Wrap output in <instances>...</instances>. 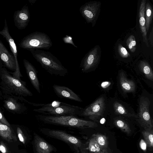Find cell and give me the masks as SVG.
Wrapping results in <instances>:
<instances>
[{"mask_svg": "<svg viewBox=\"0 0 153 153\" xmlns=\"http://www.w3.org/2000/svg\"><path fill=\"white\" fill-rule=\"evenodd\" d=\"M3 105L8 111L14 114H22L27 111V108L22 102H20L16 97L4 96Z\"/></svg>", "mask_w": 153, "mask_h": 153, "instance_id": "cell-12", "label": "cell"}, {"mask_svg": "<svg viewBox=\"0 0 153 153\" xmlns=\"http://www.w3.org/2000/svg\"><path fill=\"white\" fill-rule=\"evenodd\" d=\"M108 85H109V83L108 82H105L102 83L101 86L103 88H105Z\"/></svg>", "mask_w": 153, "mask_h": 153, "instance_id": "cell-36", "label": "cell"}, {"mask_svg": "<svg viewBox=\"0 0 153 153\" xmlns=\"http://www.w3.org/2000/svg\"><path fill=\"white\" fill-rule=\"evenodd\" d=\"M0 92L2 97L31 96L33 94L26 86V82L20 81L13 76L3 67L0 74Z\"/></svg>", "mask_w": 153, "mask_h": 153, "instance_id": "cell-1", "label": "cell"}, {"mask_svg": "<svg viewBox=\"0 0 153 153\" xmlns=\"http://www.w3.org/2000/svg\"><path fill=\"white\" fill-rule=\"evenodd\" d=\"M80 150L81 153H89L85 148L80 149Z\"/></svg>", "mask_w": 153, "mask_h": 153, "instance_id": "cell-37", "label": "cell"}, {"mask_svg": "<svg viewBox=\"0 0 153 153\" xmlns=\"http://www.w3.org/2000/svg\"><path fill=\"white\" fill-rule=\"evenodd\" d=\"M52 42L46 34L39 31L32 33L24 37L19 45L22 48L49 49L52 46Z\"/></svg>", "mask_w": 153, "mask_h": 153, "instance_id": "cell-5", "label": "cell"}, {"mask_svg": "<svg viewBox=\"0 0 153 153\" xmlns=\"http://www.w3.org/2000/svg\"><path fill=\"white\" fill-rule=\"evenodd\" d=\"M41 121L47 124L79 128L97 127L95 122L81 119L76 116H54L39 114L36 116Z\"/></svg>", "mask_w": 153, "mask_h": 153, "instance_id": "cell-4", "label": "cell"}, {"mask_svg": "<svg viewBox=\"0 0 153 153\" xmlns=\"http://www.w3.org/2000/svg\"><path fill=\"white\" fill-rule=\"evenodd\" d=\"M113 108L115 114L117 115L128 117L137 118V115L129 111L122 103L118 101L114 102Z\"/></svg>", "mask_w": 153, "mask_h": 153, "instance_id": "cell-21", "label": "cell"}, {"mask_svg": "<svg viewBox=\"0 0 153 153\" xmlns=\"http://www.w3.org/2000/svg\"><path fill=\"white\" fill-rule=\"evenodd\" d=\"M146 1L142 0L140 3L139 12V25L142 33L143 42L147 47H149L147 32L145 26V10Z\"/></svg>", "mask_w": 153, "mask_h": 153, "instance_id": "cell-18", "label": "cell"}, {"mask_svg": "<svg viewBox=\"0 0 153 153\" xmlns=\"http://www.w3.org/2000/svg\"><path fill=\"white\" fill-rule=\"evenodd\" d=\"M120 85L122 90L126 93L134 92L136 89V85L134 82L128 79L124 73L121 72L119 75Z\"/></svg>", "mask_w": 153, "mask_h": 153, "instance_id": "cell-19", "label": "cell"}, {"mask_svg": "<svg viewBox=\"0 0 153 153\" xmlns=\"http://www.w3.org/2000/svg\"><path fill=\"white\" fill-rule=\"evenodd\" d=\"M0 151L2 153H7L8 152L6 146L2 142H1L0 144Z\"/></svg>", "mask_w": 153, "mask_h": 153, "instance_id": "cell-34", "label": "cell"}, {"mask_svg": "<svg viewBox=\"0 0 153 153\" xmlns=\"http://www.w3.org/2000/svg\"><path fill=\"white\" fill-rule=\"evenodd\" d=\"M153 27H152V31L150 33V34L149 35V40L150 42V43L152 47H153Z\"/></svg>", "mask_w": 153, "mask_h": 153, "instance_id": "cell-35", "label": "cell"}, {"mask_svg": "<svg viewBox=\"0 0 153 153\" xmlns=\"http://www.w3.org/2000/svg\"><path fill=\"white\" fill-rule=\"evenodd\" d=\"M150 102L147 97H142L139 102L137 120L140 126L145 130L153 129V123L149 113Z\"/></svg>", "mask_w": 153, "mask_h": 153, "instance_id": "cell-6", "label": "cell"}, {"mask_svg": "<svg viewBox=\"0 0 153 153\" xmlns=\"http://www.w3.org/2000/svg\"><path fill=\"white\" fill-rule=\"evenodd\" d=\"M140 146V148L143 151H146L147 144L145 141L143 139L141 140L139 143Z\"/></svg>", "mask_w": 153, "mask_h": 153, "instance_id": "cell-33", "label": "cell"}, {"mask_svg": "<svg viewBox=\"0 0 153 153\" xmlns=\"http://www.w3.org/2000/svg\"><path fill=\"white\" fill-rule=\"evenodd\" d=\"M118 51L120 55L123 58H127L130 56V54L126 49L121 44H119L118 47Z\"/></svg>", "mask_w": 153, "mask_h": 153, "instance_id": "cell-29", "label": "cell"}, {"mask_svg": "<svg viewBox=\"0 0 153 153\" xmlns=\"http://www.w3.org/2000/svg\"><path fill=\"white\" fill-rule=\"evenodd\" d=\"M92 137L94 138L97 143L102 149H107L108 141L106 136L100 133L93 134Z\"/></svg>", "mask_w": 153, "mask_h": 153, "instance_id": "cell-25", "label": "cell"}, {"mask_svg": "<svg viewBox=\"0 0 153 153\" xmlns=\"http://www.w3.org/2000/svg\"><path fill=\"white\" fill-rule=\"evenodd\" d=\"M62 39L63 41L65 43L71 44L75 47L77 48V47L76 46L74 43L73 41L72 38L71 36L66 35L65 37L63 38Z\"/></svg>", "mask_w": 153, "mask_h": 153, "instance_id": "cell-31", "label": "cell"}, {"mask_svg": "<svg viewBox=\"0 0 153 153\" xmlns=\"http://www.w3.org/2000/svg\"><path fill=\"white\" fill-rule=\"evenodd\" d=\"M153 10L150 3H146L145 10V26L147 33L148 31L152 22Z\"/></svg>", "mask_w": 153, "mask_h": 153, "instance_id": "cell-22", "label": "cell"}, {"mask_svg": "<svg viewBox=\"0 0 153 153\" xmlns=\"http://www.w3.org/2000/svg\"><path fill=\"white\" fill-rule=\"evenodd\" d=\"M30 15L28 6L25 5L20 10L15 12L13 20L16 27L19 30L25 29L30 20Z\"/></svg>", "mask_w": 153, "mask_h": 153, "instance_id": "cell-13", "label": "cell"}, {"mask_svg": "<svg viewBox=\"0 0 153 153\" xmlns=\"http://www.w3.org/2000/svg\"><path fill=\"white\" fill-rule=\"evenodd\" d=\"M100 5V2L91 1L85 3L79 8V11L82 16L87 23H91L93 26L96 21Z\"/></svg>", "mask_w": 153, "mask_h": 153, "instance_id": "cell-11", "label": "cell"}, {"mask_svg": "<svg viewBox=\"0 0 153 153\" xmlns=\"http://www.w3.org/2000/svg\"><path fill=\"white\" fill-rule=\"evenodd\" d=\"M0 58L6 67L10 70L15 71L16 65L14 57L0 40Z\"/></svg>", "mask_w": 153, "mask_h": 153, "instance_id": "cell-16", "label": "cell"}, {"mask_svg": "<svg viewBox=\"0 0 153 153\" xmlns=\"http://www.w3.org/2000/svg\"><path fill=\"white\" fill-rule=\"evenodd\" d=\"M33 143L36 153H51L53 146L37 134L34 133Z\"/></svg>", "mask_w": 153, "mask_h": 153, "instance_id": "cell-17", "label": "cell"}, {"mask_svg": "<svg viewBox=\"0 0 153 153\" xmlns=\"http://www.w3.org/2000/svg\"><path fill=\"white\" fill-rule=\"evenodd\" d=\"M88 149L91 153H99L104 149L101 147L95 139L92 137L90 140Z\"/></svg>", "mask_w": 153, "mask_h": 153, "instance_id": "cell-27", "label": "cell"}, {"mask_svg": "<svg viewBox=\"0 0 153 153\" xmlns=\"http://www.w3.org/2000/svg\"><path fill=\"white\" fill-rule=\"evenodd\" d=\"M0 34L3 36L6 39L8 43L11 51L13 53L16 65V69L15 71L10 72L13 77L22 81L21 77H22L19 68L17 59L18 52L17 47L14 41L10 35L8 30L7 21L6 19L4 21V25L3 29L0 31Z\"/></svg>", "mask_w": 153, "mask_h": 153, "instance_id": "cell-10", "label": "cell"}, {"mask_svg": "<svg viewBox=\"0 0 153 153\" xmlns=\"http://www.w3.org/2000/svg\"><path fill=\"white\" fill-rule=\"evenodd\" d=\"M100 58V53L98 47L95 46L87 53L81 60L80 67L83 73L92 71L96 67Z\"/></svg>", "mask_w": 153, "mask_h": 153, "instance_id": "cell-9", "label": "cell"}, {"mask_svg": "<svg viewBox=\"0 0 153 153\" xmlns=\"http://www.w3.org/2000/svg\"><path fill=\"white\" fill-rule=\"evenodd\" d=\"M3 67V63L1 60L0 58V74L1 71V70Z\"/></svg>", "mask_w": 153, "mask_h": 153, "instance_id": "cell-38", "label": "cell"}, {"mask_svg": "<svg viewBox=\"0 0 153 153\" xmlns=\"http://www.w3.org/2000/svg\"><path fill=\"white\" fill-rule=\"evenodd\" d=\"M36 0H28L29 3L32 5L35 3Z\"/></svg>", "mask_w": 153, "mask_h": 153, "instance_id": "cell-39", "label": "cell"}, {"mask_svg": "<svg viewBox=\"0 0 153 153\" xmlns=\"http://www.w3.org/2000/svg\"><path fill=\"white\" fill-rule=\"evenodd\" d=\"M126 42L130 51L131 52H134L136 48V42L134 36L131 35L128 38Z\"/></svg>", "mask_w": 153, "mask_h": 153, "instance_id": "cell-28", "label": "cell"}, {"mask_svg": "<svg viewBox=\"0 0 153 153\" xmlns=\"http://www.w3.org/2000/svg\"><path fill=\"white\" fill-rule=\"evenodd\" d=\"M0 136L8 142L16 141L17 139L13 129L0 122Z\"/></svg>", "mask_w": 153, "mask_h": 153, "instance_id": "cell-20", "label": "cell"}, {"mask_svg": "<svg viewBox=\"0 0 153 153\" xmlns=\"http://www.w3.org/2000/svg\"><path fill=\"white\" fill-rule=\"evenodd\" d=\"M99 153H108L107 149L104 150Z\"/></svg>", "mask_w": 153, "mask_h": 153, "instance_id": "cell-40", "label": "cell"}, {"mask_svg": "<svg viewBox=\"0 0 153 153\" xmlns=\"http://www.w3.org/2000/svg\"><path fill=\"white\" fill-rule=\"evenodd\" d=\"M114 123L115 126L123 132L127 134L131 133V130L129 126L123 119L120 118H116L114 120Z\"/></svg>", "mask_w": 153, "mask_h": 153, "instance_id": "cell-24", "label": "cell"}, {"mask_svg": "<svg viewBox=\"0 0 153 153\" xmlns=\"http://www.w3.org/2000/svg\"><path fill=\"white\" fill-rule=\"evenodd\" d=\"M40 131L48 137L61 140L80 150L85 148L84 144L80 140L63 131L45 128H41Z\"/></svg>", "mask_w": 153, "mask_h": 153, "instance_id": "cell-7", "label": "cell"}, {"mask_svg": "<svg viewBox=\"0 0 153 153\" xmlns=\"http://www.w3.org/2000/svg\"><path fill=\"white\" fill-rule=\"evenodd\" d=\"M105 108V100L103 97H101L88 106L83 108L79 116L88 117L89 119L95 121L103 116Z\"/></svg>", "mask_w": 153, "mask_h": 153, "instance_id": "cell-8", "label": "cell"}, {"mask_svg": "<svg viewBox=\"0 0 153 153\" xmlns=\"http://www.w3.org/2000/svg\"><path fill=\"white\" fill-rule=\"evenodd\" d=\"M139 68L146 78L149 80L153 81V71L151 67L147 62L145 61H140L139 64Z\"/></svg>", "mask_w": 153, "mask_h": 153, "instance_id": "cell-23", "label": "cell"}, {"mask_svg": "<svg viewBox=\"0 0 153 153\" xmlns=\"http://www.w3.org/2000/svg\"><path fill=\"white\" fill-rule=\"evenodd\" d=\"M34 106L40 107L33 111L42 114L54 116H79L83 108L65 102L54 101L48 104L35 103Z\"/></svg>", "mask_w": 153, "mask_h": 153, "instance_id": "cell-3", "label": "cell"}, {"mask_svg": "<svg viewBox=\"0 0 153 153\" xmlns=\"http://www.w3.org/2000/svg\"><path fill=\"white\" fill-rule=\"evenodd\" d=\"M142 134L147 146L150 148L153 147V129L149 130H144Z\"/></svg>", "mask_w": 153, "mask_h": 153, "instance_id": "cell-26", "label": "cell"}, {"mask_svg": "<svg viewBox=\"0 0 153 153\" xmlns=\"http://www.w3.org/2000/svg\"><path fill=\"white\" fill-rule=\"evenodd\" d=\"M0 122L9 126H11L10 124L6 119L0 109Z\"/></svg>", "mask_w": 153, "mask_h": 153, "instance_id": "cell-32", "label": "cell"}, {"mask_svg": "<svg viewBox=\"0 0 153 153\" xmlns=\"http://www.w3.org/2000/svg\"><path fill=\"white\" fill-rule=\"evenodd\" d=\"M28 50L42 67L51 75L64 76L68 73V70L51 52L37 49Z\"/></svg>", "mask_w": 153, "mask_h": 153, "instance_id": "cell-2", "label": "cell"}, {"mask_svg": "<svg viewBox=\"0 0 153 153\" xmlns=\"http://www.w3.org/2000/svg\"><path fill=\"white\" fill-rule=\"evenodd\" d=\"M52 88L56 96L61 98H65L81 102L82 101L79 96L68 88L65 86L53 84Z\"/></svg>", "mask_w": 153, "mask_h": 153, "instance_id": "cell-14", "label": "cell"}, {"mask_svg": "<svg viewBox=\"0 0 153 153\" xmlns=\"http://www.w3.org/2000/svg\"><path fill=\"white\" fill-rule=\"evenodd\" d=\"M18 136L19 140L23 144H25L26 142L25 137L21 129L19 127L17 128Z\"/></svg>", "mask_w": 153, "mask_h": 153, "instance_id": "cell-30", "label": "cell"}, {"mask_svg": "<svg viewBox=\"0 0 153 153\" xmlns=\"http://www.w3.org/2000/svg\"><path fill=\"white\" fill-rule=\"evenodd\" d=\"M27 76L33 87L38 93L41 92L40 85L37 76V71L34 66L27 59L23 60Z\"/></svg>", "mask_w": 153, "mask_h": 153, "instance_id": "cell-15", "label": "cell"}]
</instances>
